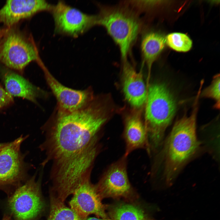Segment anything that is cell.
Here are the masks:
<instances>
[{
    "instance_id": "1",
    "label": "cell",
    "mask_w": 220,
    "mask_h": 220,
    "mask_svg": "<svg viewBox=\"0 0 220 220\" xmlns=\"http://www.w3.org/2000/svg\"><path fill=\"white\" fill-rule=\"evenodd\" d=\"M108 118L105 107L96 99L73 112H57L46 142L55 165L81 158L95 149L98 146V133Z\"/></svg>"
},
{
    "instance_id": "2",
    "label": "cell",
    "mask_w": 220,
    "mask_h": 220,
    "mask_svg": "<svg viewBox=\"0 0 220 220\" xmlns=\"http://www.w3.org/2000/svg\"><path fill=\"white\" fill-rule=\"evenodd\" d=\"M195 100L190 115H185L175 122L160 154L164 164V178L167 185H171L199 147L196 132L199 100Z\"/></svg>"
},
{
    "instance_id": "3",
    "label": "cell",
    "mask_w": 220,
    "mask_h": 220,
    "mask_svg": "<svg viewBox=\"0 0 220 220\" xmlns=\"http://www.w3.org/2000/svg\"><path fill=\"white\" fill-rule=\"evenodd\" d=\"M144 123L150 151H156L162 144L166 130L175 113L174 98L166 85L155 83L147 93Z\"/></svg>"
},
{
    "instance_id": "4",
    "label": "cell",
    "mask_w": 220,
    "mask_h": 220,
    "mask_svg": "<svg viewBox=\"0 0 220 220\" xmlns=\"http://www.w3.org/2000/svg\"><path fill=\"white\" fill-rule=\"evenodd\" d=\"M97 24L104 27L118 46L124 62L136 39L140 25L137 17L127 7H102Z\"/></svg>"
},
{
    "instance_id": "5",
    "label": "cell",
    "mask_w": 220,
    "mask_h": 220,
    "mask_svg": "<svg viewBox=\"0 0 220 220\" xmlns=\"http://www.w3.org/2000/svg\"><path fill=\"white\" fill-rule=\"evenodd\" d=\"M39 60L38 51L31 42L20 33L11 31L0 44V62L22 73L30 62Z\"/></svg>"
},
{
    "instance_id": "6",
    "label": "cell",
    "mask_w": 220,
    "mask_h": 220,
    "mask_svg": "<svg viewBox=\"0 0 220 220\" xmlns=\"http://www.w3.org/2000/svg\"><path fill=\"white\" fill-rule=\"evenodd\" d=\"M56 32L76 37L97 24V16L88 15L59 1L51 9Z\"/></svg>"
},
{
    "instance_id": "7",
    "label": "cell",
    "mask_w": 220,
    "mask_h": 220,
    "mask_svg": "<svg viewBox=\"0 0 220 220\" xmlns=\"http://www.w3.org/2000/svg\"><path fill=\"white\" fill-rule=\"evenodd\" d=\"M9 204L16 220H32L41 211L43 204L38 184L35 178L18 188Z\"/></svg>"
},
{
    "instance_id": "8",
    "label": "cell",
    "mask_w": 220,
    "mask_h": 220,
    "mask_svg": "<svg viewBox=\"0 0 220 220\" xmlns=\"http://www.w3.org/2000/svg\"><path fill=\"white\" fill-rule=\"evenodd\" d=\"M127 157L123 155L108 166L103 173L95 185L101 199L126 197L132 191L128 176Z\"/></svg>"
},
{
    "instance_id": "9",
    "label": "cell",
    "mask_w": 220,
    "mask_h": 220,
    "mask_svg": "<svg viewBox=\"0 0 220 220\" xmlns=\"http://www.w3.org/2000/svg\"><path fill=\"white\" fill-rule=\"evenodd\" d=\"M41 66L46 82L57 99V112L69 113L75 111L86 106L94 99L90 88L77 90L65 86L54 78L43 65Z\"/></svg>"
},
{
    "instance_id": "10",
    "label": "cell",
    "mask_w": 220,
    "mask_h": 220,
    "mask_svg": "<svg viewBox=\"0 0 220 220\" xmlns=\"http://www.w3.org/2000/svg\"><path fill=\"white\" fill-rule=\"evenodd\" d=\"M73 195L69 205L81 220H85L91 214L102 218H108L101 198L90 178L82 183Z\"/></svg>"
},
{
    "instance_id": "11",
    "label": "cell",
    "mask_w": 220,
    "mask_h": 220,
    "mask_svg": "<svg viewBox=\"0 0 220 220\" xmlns=\"http://www.w3.org/2000/svg\"><path fill=\"white\" fill-rule=\"evenodd\" d=\"M52 6L44 0H7L0 9V22L10 27L38 12L51 11Z\"/></svg>"
},
{
    "instance_id": "12",
    "label": "cell",
    "mask_w": 220,
    "mask_h": 220,
    "mask_svg": "<svg viewBox=\"0 0 220 220\" xmlns=\"http://www.w3.org/2000/svg\"><path fill=\"white\" fill-rule=\"evenodd\" d=\"M26 137L21 136L7 144L0 152V185L12 183L18 180L23 172L20 148Z\"/></svg>"
},
{
    "instance_id": "13",
    "label": "cell",
    "mask_w": 220,
    "mask_h": 220,
    "mask_svg": "<svg viewBox=\"0 0 220 220\" xmlns=\"http://www.w3.org/2000/svg\"><path fill=\"white\" fill-rule=\"evenodd\" d=\"M0 77L5 89L12 97H21L37 103V98L45 95L43 91L10 69H2Z\"/></svg>"
},
{
    "instance_id": "14",
    "label": "cell",
    "mask_w": 220,
    "mask_h": 220,
    "mask_svg": "<svg viewBox=\"0 0 220 220\" xmlns=\"http://www.w3.org/2000/svg\"><path fill=\"white\" fill-rule=\"evenodd\" d=\"M123 86L125 96L133 106L139 108L146 101L147 91L141 72H137L127 61L123 70Z\"/></svg>"
},
{
    "instance_id": "15",
    "label": "cell",
    "mask_w": 220,
    "mask_h": 220,
    "mask_svg": "<svg viewBox=\"0 0 220 220\" xmlns=\"http://www.w3.org/2000/svg\"><path fill=\"white\" fill-rule=\"evenodd\" d=\"M123 137L125 143L124 155L128 157L131 152L138 149L150 152L145 123L138 115H133L125 120Z\"/></svg>"
},
{
    "instance_id": "16",
    "label": "cell",
    "mask_w": 220,
    "mask_h": 220,
    "mask_svg": "<svg viewBox=\"0 0 220 220\" xmlns=\"http://www.w3.org/2000/svg\"><path fill=\"white\" fill-rule=\"evenodd\" d=\"M165 42L162 35L155 32H147L142 37L141 50L143 62L148 68V78L152 64L163 50Z\"/></svg>"
},
{
    "instance_id": "17",
    "label": "cell",
    "mask_w": 220,
    "mask_h": 220,
    "mask_svg": "<svg viewBox=\"0 0 220 220\" xmlns=\"http://www.w3.org/2000/svg\"><path fill=\"white\" fill-rule=\"evenodd\" d=\"M109 213L112 220H151L141 208L130 204H116Z\"/></svg>"
},
{
    "instance_id": "18",
    "label": "cell",
    "mask_w": 220,
    "mask_h": 220,
    "mask_svg": "<svg viewBox=\"0 0 220 220\" xmlns=\"http://www.w3.org/2000/svg\"><path fill=\"white\" fill-rule=\"evenodd\" d=\"M63 202L55 196H51L50 212L47 220H81L76 213Z\"/></svg>"
},
{
    "instance_id": "19",
    "label": "cell",
    "mask_w": 220,
    "mask_h": 220,
    "mask_svg": "<svg viewBox=\"0 0 220 220\" xmlns=\"http://www.w3.org/2000/svg\"><path fill=\"white\" fill-rule=\"evenodd\" d=\"M166 41L169 47L178 52H187L192 46L191 40L186 35L182 33L170 34L167 36Z\"/></svg>"
},
{
    "instance_id": "20",
    "label": "cell",
    "mask_w": 220,
    "mask_h": 220,
    "mask_svg": "<svg viewBox=\"0 0 220 220\" xmlns=\"http://www.w3.org/2000/svg\"><path fill=\"white\" fill-rule=\"evenodd\" d=\"M220 76L217 75L213 78L211 84L205 88L201 93L202 97L212 99L215 101L214 107L220 108Z\"/></svg>"
},
{
    "instance_id": "21",
    "label": "cell",
    "mask_w": 220,
    "mask_h": 220,
    "mask_svg": "<svg viewBox=\"0 0 220 220\" xmlns=\"http://www.w3.org/2000/svg\"><path fill=\"white\" fill-rule=\"evenodd\" d=\"M13 97L0 85V111L11 105Z\"/></svg>"
},
{
    "instance_id": "22",
    "label": "cell",
    "mask_w": 220,
    "mask_h": 220,
    "mask_svg": "<svg viewBox=\"0 0 220 220\" xmlns=\"http://www.w3.org/2000/svg\"><path fill=\"white\" fill-rule=\"evenodd\" d=\"M85 220H111L110 219L108 218H99L94 217H91L86 218Z\"/></svg>"
},
{
    "instance_id": "23",
    "label": "cell",
    "mask_w": 220,
    "mask_h": 220,
    "mask_svg": "<svg viewBox=\"0 0 220 220\" xmlns=\"http://www.w3.org/2000/svg\"><path fill=\"white\" fill-rule=\"evenodd\" d=\"M7 143H0V152L3 148L7 144Z\"/></svg>"
},
{
    "instance_id": "24",
    "label": "cell",
    "mask_w": 220,
    "mask_h": 220,
    "mask_svg": "<svg viewBox=\"0 0 220 220\" xmlns=\"http://www.w3.org/2000/svg\"><path fill=\"white\" fill-rule=\"evenodd\" d=\"M2 220H11L10 217L7 215H5Z\"/></svg>"
}]
</instances>
